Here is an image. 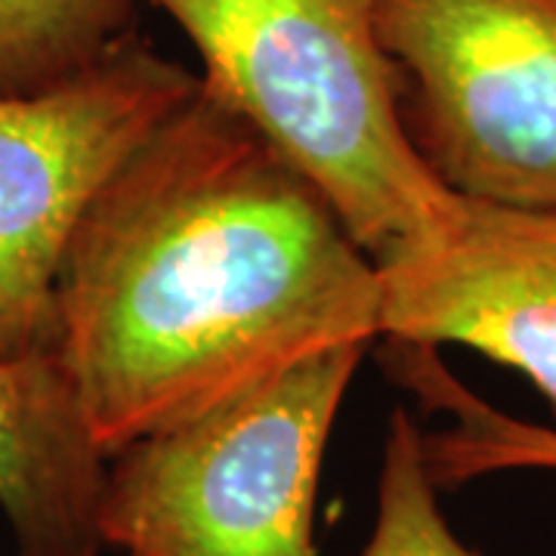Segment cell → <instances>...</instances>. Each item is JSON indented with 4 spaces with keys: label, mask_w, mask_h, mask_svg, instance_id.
<instances>
[{
    "label": "cell",
    "mask_w": 556,
    "mask_h": 556,
    "mask_svg": "<svg viewBox=\"0 0 556 556\" xmlns=\"http://www.w3.org/2000/svg\"><path fill=\"white\" fill-rule=\"evenodd\" d=\"M378 269L380 338L477 350L517 368L556 412V204L460 195L437 239Z\"/></svg>",
    "instance_id": "8992f818"
},
{
    "label": "cell",
    "mask_w": 556,
    "mask_h": 556,
    "mask_svg": "<svg viewBox=\"0 0 556 556\" xmlns=\"http://www.w3.org/2000/svg\"><path fill=\"white\" fill-rule=\"evenodd\" d=\"M368 343L340 346L105 464L100 538L118 556H318L325 448Z\"/></svg>",
    "instance_id": "3957f363"
},
{
    "label": "cell",
    "mask_w": 556,
    "mask_h": 556,
    "mask_svg": "<svg viewBox=\"0 0 556 556\" xmlns=\"http://www.w3.org/2000/svg\"><path fill=\"white\" fill-rule=\"evenodd\" d=\"M383 285L331 201L204 84L87 204L53 353L105 457L380 338Z\"/></svg>",
    "instance_id": "6da1fadb"
},
{
    "label": "cell",
    "mask_w": 556,
    "mask_h": 556,
    "mask_svg": "<svg viewBox=\"0 0 556 556\" xmlns=\"http://www.w3.org/2000/svg\"><path fill=\"white\" fill-rule=\"evenodd\" d=\"M137 0H0V93H38L87 72L130 35Z\"/></svg>",
    "instance_id": "9c48e42d"
},
{
    "label": "cell",
    "mask_w": 556,
    "mask_h": 556,
    "mask_svg": "<svg viewBox=\"0 0 556 556\" xmlns=\"http://www.w3.org/2000/svg\"><path fill=\"white\" fill-rule=\"evenodd\" d=\"M387 358L424 408L448 417L437 433H424L427 473L439 492L495 473H556V430L504 415L477 396L439 356V346L387 340Z\"/></svg>",
    "instance_id": "ba28073f"
},
{
    "label": "cell",
    "mask_w": 556,
    "mask_h": 556,
    "mask_svg": "<svg viewBox=\"0 0 556 556\" xmlns=\"http://www.w3.org/2000/svg\"><path fill=\"white\" fill-rule=\"evenodd\" d=\"M105 464L56 353L0 358V514L20 556H100Z\"/></svg>",
    "instance_id": "52a82bcc"
},
{
    "label": "cell",
    "mask_w": 556,
    "mask_h": 556,
    "mask_svg": "<svg viewBox=\"0 0 556 556\" xmlns=\"http://www.w3.org/2000/svg\"><path fill=\"white\" fill-rule=\"evenodd\" d=\"M100 556H118V554H109V551H105V554H100Z\"/></svg>",
    "instance_id": "8fae6325"
},
{
    "label": "cell",
    "mask_w": 556,
    "mask_h": 556,
    "mask_svg": "<svg viewBox=\"0 0 556 556\" xmlns=\"http://www.w3.org/2000/svg\"><path fill=\"white\" fill-rule=\"evenodd\" d=\"M201 78L139 38L38 93H0V358L53 353L56 278L87 204Z\"/></svg>",
    "instance_id": "5b68a950"
},
{
    "label": "cell",
    "mask_w": 556,
    "mask_h": 556,
    "mask_svg": "<svg viewBox=\"0 0 556 556\" xmlns=\"http://www.w3.org/2000/svg\"><path fill=\"white\" fill-rule=\"evenodd\" d=\"M201 56V84L276 146L378 266L433 241L460 195L402 121L378 0H149Z\"/></svg>",
    "instance_id": "7a4b0ae2"
},
{
    "label": "cell",
    "mask_w": 556,
    "mask_h": 556,
    "mask_svg": "<svg viewBox=\"0 0 556 556\" xmlns=\"http://www.w3.org/2000/svg\"><path fill=\"white\" fill-rule=\"evenodd\" d=\"M362 556H479L452 532L427 473L424 433L405 408L387 424L378 479V517Z\"/></svg>",
    "instance_id": "30bf717a"
},
{
    "label": "cell",
    "mask_w": 556,
    "mask_h": 556,
    "mask_svg": "<svg viewBox=\"0 0 556 556\" xmlns=\"http://www.w3.org/2000/svg\"><path fill=\"white\" fill-rule=\"evenodd\" d=\"M424 164L473 201L556 204V0H378Z\"/></svg>",
    "instance_id": "277c9868"
}]
</instances>
